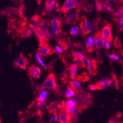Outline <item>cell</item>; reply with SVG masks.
Masks as SVG:
<instances>
[{"mask_svg": "<svg viewBox=\"0 0 123 123\" xmlns=\"http://www.w3.org/2000/svg\"><path fill=\"white\" fill-rule=\"evenodd\" d=\"M26 11V8L24 6H20V8H19V12H20V14H23Z\"/></svg>", "mask_w": 123, "mask_h": 123, "instance_id": "cell-42", "label": "cell"}, {"mask_svg": "<svg viewBox=\"0 0 123 123\" xmlns=\"http://www.w3.org/2000/svg\"><path fill=\"white\" fill-rule=\"evenodd\" d=\"M35 57H36V59L37 61H38V62L39 64H40L41 66L43 67V68H47V65H46V64L45 63L44 61V60H43L42 57L41 56L39 55L38 53H36Z\"/></svg>", "mask_w": 123, "mask_h": 123, "instance_id": "cell-27", "label": "cell"}, {"mask_svg": "<svg viewBox=\"0 0 123 123\" xmlns=\"http://www.w3.org/2000/svg\"><path fill=\"white\" fill-rule=\"evenodd\" d=\"M94 9V5L91 3H89L87 4L85 7V10L87 12H91Z\"/></svg>", "mask_w": 123, "mask_h": 123, "instance_id": "cell-36", "label": "cell"}, {"mask_svg": "<svg viewBox=\"0 0 123 123\" xmlns=\"http://www.w3.org/2000/svg\"><path fill=\"white\" fill-rule=\"evenodd\" d=\"M78 70V66L75 64H72L71 65L70 68V74L71 79H74L76 75V72Z\"/></svg>", "mask_w": 123, "mask_h": 123, "instance_id": "cell-21", "label": "cell"}, {"mask_svg": "<svg viewBox=\"0 0 123 123\" xmlns=\"http://www.w3.org/2000/svg\"><path fill=\"white\" fill-rule=\"evenodd\" d=\"M120 123V122H119V123Z\"/></svg>", "mask_w": 123, "mask_h": 123, "instance_id": "cell-49", "label": "cell"}, {"mask_svg": "<svg viewBox=\"0 0 123 123\" xmlns=\"http://www.w3.org/2000/svg\"><path fill=\"white\" fill-rule=\"evenodd\" d=\"M73 62H74V64H75L76 66H77L78 67L81 66H83V64H84V62H82V61H80V60H77V59H75V58L74 59V61H73Z\"/></svg>", "mask_w": 123, "mask_h": 123, "instance_id": "cell-39", "label": "cell"}, {"mask_svg": "<svg viewBox=\"0 0 123 123\" xmlns=\"http://www.w3.org/2000/svg\"><path fill=\"white\" fill-rule=\"evenodd\" d=\"M89 88L92 91H95L96 90V89H99L98 85H90L89 86Z\"/></svg>", "mask_w": 123, "mask_h": 123, "instance_id": "cell-41", "label": "cell"}, {"mask_svg": "<svg viewBox=\"0 0 123 123\" xmlns=\"http://www.w3.org/2000/svg\"><path fill=\"white\" fill-rule=\"evenodd\" d=\"M38 53L41 56H46L51 54V50L47 44L43 43L42 45L38 50Z\"/></svg>", "mask_w": 123, "mask_h": 123, "instance_id": "cell-9", "label": "cell"}, {"mask_svg": "<svg viewBox=\"0 0 123 123\" xmlns=\"http://www.w3.org/2000/svg\"><path fill=\"white\" fill-rule=\"evenodd\" d=\"M111 47V42L109 41H106L105 43V47L107 49H110Z\"/></svg>", "mask_w": 123, "mask_h": 123, "instance_id": "cell-44", "label": "cell"}, {"mask_svg": "<svg viewBox=\"0 0 123 123\" xmlns=\"http://www.w3.org/2000/svg\"><path fill=\"white\" fill-rule=\"evenodd\" d=\"M57 1L56 0H48V1H46V3H45V9H46V11L47 12H52L54 11V9L56 7V6L57 4Z\"/></svg>", "mask_w": 123, "mask_h": 123, "instance_id": "cell-10", "label": "cell"}, {"mask_svg": "<svg viewBox=\"0 0 123 123\" xmlns=\"http://www.w3.org/2000/svg\"><path fill=\"white\" fill-rule=\"evenodd\" d=\"M118 81L117 79L115 77H113L111 80H110V85L109 86L113 87V88H116L118 86Z\"/></svg>", "mask_w": 123, "mask_h": 123, "instance_id": "cell-32", "label": "cell"}, {"mask_svg": "<svg viewBox=\"0 0 123 123\" xmlns=\"http://www.w3.org/2000/svg\"><path fill=\"white\" fill-rule=\"evenodd\" d=\"M32 34V31L30 28H26L23 30V33H22V37L23 38L29 37Z\"/></svg>", "mask_w": 123, "mask_h": 123, "instance_id": "cell-30", "label": "cell"}, {"mask_svg": "<svg viewBox=\"0 0 123 123\" xmlns=\"http://www.w3.org/2000/svg\"><path fill=\"white\" fill-rule=\"evenodd\" d=\"M29 75L31 79H39L41 75V70L39 68L36 66H31L29 69Z\"/></svg>", "mask_w": 123, "mask_h": 123, "instance_id": "cell-6", "label": "cell"}, {"mask_svg": "<svg viewBox=\"0 0 123 123\" xmlns=\"http://www.w3.org/2000/svg\"><path fill=\"white\" fill-rule=\"evenodd\" d=\"M48 96V92L46 89H43L40 91L38 96V101L39 102H46V99Z\"/></svg>", "mask_w": 123, "mask_h": 123, "instance_id": "cell-19", "label": "cell"}, {"mask_svg": "<svg viewBox=\"0 0 123 123\" xmlns=\"http://www.w3.org/2000/svg\"><path fill=\"white\" fill-rule=\"evenodd\" d=\"M121 11H122V12H123V6H122V7H121Z\"/></svg>", "mask_w": 123, "mask_h": 123, "instance_id": "cell-47", "label": "cell"}, {"mask_svg": "<svg viewBox=\"0 0 123 123\" xmlns=\"http://www.w3.org/2000/svg\"><path fill=\"white\" fill-rule=\"evenodd\" d=\"M116 123V122L114 121L111 120V121H109V123Z\"/></svg>", "mask_w": 123, "mask_h": 123, "instance_id": "cell-46", "label": "cell"}, {"mask_svg": "<svg viewBox=\"0 0 123 123\" xmlns=\"http://www.w3.org/2000/svg\"><path fill=\"white\" fill-rule=\"evenodd\" d=\"M95 7L97 11H100L103 8V4L100 1H96L95 4Z\"/></svg>", "mask_w": 123, "mask_h": 123, "instance_id": "cell-35", "label": "cell"}, {"mask_svg": "<svg viewBox=\"0 0 123 123\" xmlns=\"http://www.w3.org/2000/svg\"><path fill=\"white\" fill-rule=\"evenodd\" d=\"M27 61L23 56L20 55L17 57L13 61V65L15 67L20 69H25L27 67Z\"/></svg>", "mask_w": 123, "mask_h": 123, "instance_id": "cell-5", "label": "cell"}, {"mask_svg": "<svg viewBox=\"0 0 123 123\" xmlns=\"http://www.w3.org/2000/svg\"><path fill=\"white\" fill-rule=\"evenodd\" d=\"M50 26L54 34H58L61 28L60 21L58 18H52L50 22Z\"/></svg>", "mask_w": 123, "mask_h": 123, "instance_id": "cell-7", "label": "cell"}, {"mask_svg": "<svg viewBox=\"0 0 123 123\" xmlns=\"http://www.w3.org/2000/svg\"><path fill=\"white\" fill-rule=\"evenodd\" d=\"M80 116L77 114H75V115L72 116V121L73 123H78L80 121Z\"/></svg>", "mask_w": 123, "mask_h": 123, "instance_id": "cell-38", "label": "cell"}, {"mask_svg": "<svg viewBox=\"0 0 123 123\" xmlns=\"http://www.w3.org/2000/svg\"><path fill=\"white\" fill-rule=\"evenodd\" d=\"M86 66L87 69L91 71L92 72L94 69V62L91 59H87L86 60Z\"/></svg>", "mask_w": 123, "mask_h": 123, "instance_id": "cell-29", "label": "cell"}, {"mask_svg": "<svg viewBox=\"0 0 123 123\" xmlns=\"http://www.w3.org/2000/svg\"><path fill=\"white\" fill-rule=\"evenodd\" d=\"M76 14L74 12H67L65 14V19L68 22H72L76 18Z\"/></svg>", "mask_w": 123, "mask_h": 123, "instance_id": "cell-26", "label": "cell"}, {"mask_svg": "<svg viewBox=\"0 0 123 123\" xmlns=\"http://www.w3.org/2000/svg\"><path fill=\"white\" fill-rule=\"evenodd\" d=\"M118 23H119L121 30L123 31V16H121L118 19Z\"/></svg>", "mask_w": 123, "mask_h": 123, "instance_id": "cell-40", "label": "cell"}, {"mask_svg": "<svg viewBox=\"0 0 123 123\" xmlns=\"http://www.w3.org/2000/svg\"><path fill=\"white\" fill-rule=\"evenodd\" d=\"M80 27L77 25L73 26L70 29V33L73 36H78L80 33Z\"/></svg>", "mask_w": 123, "mask_h": 123, "instance_id": "cell-20", "label": "cell"}, {"mask_svg": "<svg viewBox=\"0 0 123 123\" xmlns=\"http://www.w3.org/2000/svg\"><path fill=\"white\" fill-rule=\"evenodd\" d=\"M45 33H46L47 40H52L54 38V34L53 33L52 31H51L50 30L45 31Z\"/></svg>", "mask_w": 123, "mask_h": 123, "instance_id": "cell-34", "label": "cell"}, {"mask_svg": "<svg viewBox=\"0 0 123 123\" xmlns=\"http://www.w3.org/2000/svg\"></svg>", "mask_w": 123, "mask_h": 123, "instance_id": "cell-50", "label": "cell"}, {"mask_svg": "<svg viewBox=\"0 0 123 123\" xmlns=\"http://www.w3.org/2000/svg\"><path fill=\"white\" fill-rule=\"evenodd\" d=\"M49 23L46 20H41L39 24V27L42 29L44 31H46L49 30Z\"/></svg>", "mask_w": 123, "mask_h": 123, "instance_id": "cell-23", "label": "cell"}, {"mask_svg": "<svg viewBox=\"0 0 123 123\" xmlns=\"http://www.w3.org/2000/svg\"><path fill=\"white\" fill-rule=\"evenodd\" d=\"M110 79H107V78H103L101 79L100 82L98 84V88L99 89H104L106 87L109 86L110 85Z\"/></svg>", "mask_w": 123, "mask_h": 123, "instance_id": "cell-16", "label": "cell"}, {"mask_svg": "<svg viewBox=\"0 0 123 123\" xmlns=\"http://www.w3.org/2000/svg\"><path fill=\"white\" fill-rule=\"evenodd\" d=\"M58 107H59L58 103L57 101H54L51 103L50 104L47 106V110L51 113H55L58 108Z\"/></svg>", "mask_w": 123, "mask_h": 123, "instance_id": "cell-15", "label": "cell"}, {"mask_svg": "<svg viewBox=\"0 0 123 123\" xmlns=\"http://www.w3.org/2000/svg\"><path fill=\"white\" fill-rule=\"evenodd\" d=\"M96 41V37L94 36H88L86 41V46L87 49H92L94 47Z\"/></svg>", "mask_w": 123, "mask_h": 123, "instance_id": "cell-11", "label": "cell"}, {"mask_svg": "<svg viewBox=\"0 0 123 123\" xmlns=\"http://www.w3.org/2000/svg\"><path fill=\"white\" fill-rule=\"evenodd\" d=\"M73 55L75 59H77V60H80L82 62H84L85 61H86V56L84 55V53L81 52V51H73Z\"/></svg>", "mask_w": 123, "mask_h": 123, "instance_id": "cell-13", "label": "cell"}, {"mask_svg": "<svg viewBox=\"0 0 123 123\" xmlns=\"http://www.w3.org/2000/svg\"><path fill=\"white\" fill-rule=\"evenodd\" d=\"M55 9H56V12H57L58 14H60V13L61 12V11H62V9L60 8V6H59V4H56Z\"/></svg>", "mask_w": 123, "mask_h": 123, "instance_id": "cell-43", "label": "cell"}, {"mask_svg": "<svg viewBox=\"0 0 123 123\" xmlns=\"http://www.w3.org/2000/svg\"><path fill=\"white\" fill-rule=\"evenodd\" d=\"M57 83L56 79L53 74H50L46 77V79L44 80L43 83L42 87L44 89L53 90L57 88Z\"/></svg>", "mask_w": 123, "mask_h": 123, "instance_id": "cell-1", "label": "cell"}, {"mask_svg": "<svg viewBox=\"0 0 123 123\" xmlns=\"http://www.w3.org/2000/svg\"><path fill=\"white\" fill-rule=\"evenodd\" d=\"M58 116L60 123H71L72 122V116L65 111H60Z\"/></svg>", "mask_w": 123, "mask_h": 123, "instance_id": "cell-8", "label": "cell"}, {"mask_svg": "<svg viewBox=\"0 0 123 123\" xmlns=\"http://www.w3.org/2000/svg\"><path fill=\"white\" fill-rule=\"evenodd\" d=\"M65 111L70 116H73V115L76 114L78 111V108L76 107H68V108H65Z\"/></svg>", "mask_w": 123, "mask_h": 123, "instance_id": "cell-25", "label": "cell"}, {"mask_svg": "<svg viewBox=\"0 0 123 123\" xmlns=\"http://www.w3.org/2000/svg\"><path fill=\"white\" fill-rule=\"evenodd\" d=\"M109 58H110V60L113 61H118L120 60L119 56L115 53H112L109 55Z\"/></svg>", "mask_w": 123, "mask_h": 123, "instance_id": "cell-31", "label": "cell"}, {"mask_svg": "<svg viewBox=\"0 0 123 123\" xmlns=\"http://www.w3.org/2000/svg\"><path fill=\"white\" fill-rule=\"evenodd\" d=\"M84 26H85L86 30L87 33H91L94 30V27H93V25L92 23L90 22V20L87 18H84Z\"/></svg>", "mask_w": 123, "mask_h": 123, "instance_id": "cell-17", "label": "cell"}, {"mask_svg": "<svg viewBox=\"0 0 123 123\" xmlns=\"http://www.w3.org/2000/svg\"><path fill=\"white\" fill-rule=\"evenodd\" d=\"M50 119L51 122H55V123L59 122V116H58V115H57L56 113H52V115H51Z\"/></svg>", "mask_w": 123, "mask_h": 123, "instance_id": "cell-33", "label": "cell"}, {"mask_svg": "<svg viewBox=\"0 0 123 123\" xmlns=\"http://www.w3.org/2000/svg\"><path fill=\"white\" fill-rule=\"evenodd\" d=\"M30 28L31 29L32 32H33L34 34L39 38L40 41L42 42L47 41L46 33L39 26H36L30 24Z\"/></svg>", "mask_w": 123, "mask_h": 123, "instance_id": "cell-2", "label": "cell"}, {"mask_svg": "<svg viewBox=\"0 0 123 123\" xmlns=\"http://www.w3.org/2000/svg\"><path fill=\"white\" fill-rule=\"evenodd\" d=\"M101 37L104 39L105 41H110L113 39L112 30L110 25H106L103 27L101 32Z\"/></svg>", "mask_w": 123, "mask_h": 123, "instance_id": "cell-3", "label": "cell"}, {"mask_svg": "<svg viewBox=\"0 0 123 123\" xmlns=\"http://www.w3.org/2000/svg\"><path fill=\"white\" fill-rule=\"evenodd\" d=\"M47 107V104L46 102H39L38 101L37 105V110L38 113H42L44 110L45 108Z\"/></svg>", "mask_w": 123, "mask_h": 123, "instance_id": "cell-24", "label": "cell"}, {"mask_svg": "<svg viewBox=\"0 0 123 123\" xmlns=\"http://www.w3.org/2000/svg\"><path fill=\"white\" fill-rule=\"evenodd\" d=\"M49 123H52V122H51H51H49Z\"/></svg>", "mask_w": 123, "mask_h": 123, "instance_id": "cell-48", "label": "cell"}, {"mask_svg": "<svg viewBox=\"0 0 123 123\" xmlns=\"http://www.w3.org/2000/svg\"><path fill=\"white\" fill-rule=\"evenodd\" d=\"M70 86L71 88L75 90H78L82 86V83H81V81L79 80L78 79H75V80H73L70 82Z\"/></svg>", "mask_w": 123, "mask_h": 123, "instance_id": "cell-18", "label": "cell"}, {"mask_svg": "<svg viewBox=\"0 0 123 123\" xmlns=\"http://www.w3.org/2000/svg\"><path fill=\"white\" fill-rule=\"evenodd\" d=\"M65 94L66 98L70 99V98H72V97H73L75 95V91L72 89V88H68L66 91Z\"/></svg>", "mask_w": 123, "mask_h": 123, "instance_id": "cell-28", "label": "cell"}, {"mask_svg": "<svg viewBox=\"0 0 123 123\" xmlns=\"http://www.w3.org/2000/svg\"><path fill=\"white\" fill-rule=\"evenodd\" d=\"M78 1L77 0H66L63 4L62 10L64 12H68L77 6Z\"/></svg>", "mask_w": 123, "mask_h": 123, "instance_id": "cell-4", "label": "cell"}, {"mask_svg": "<svg viewBox=\"0 0 123 123\" xmlns=\"http://www.w3.org/2000/svg\"><path fill=\"white\" fill-rule=\"evenodd\" d=\"M65 78H66V74H65V72H62L60 75V79H65Z\"/></svg>", "mask_w": 123, "mask_h": 123, "instance_id": "cell-45", "label": "cell"}, {"mask_svg": "<svg viewBox=\"0 0 123 123\" xmlns=\"http://www.w3.org/2000/svg\"><path fill=\"white\" fill-rule=\"evenodd\" d=\"M54 50L56 53H58V54H62L63 53V51H64L62 47H60V45H56L54 48Z\"/></svg>", "mask_w": 123, "mask_h": 123, "instance_id": "cell-37", "label": "cell"}, {"mask_svg": "<svg viewBox=\"0 0 123 123\" xmlns=\"http://www.w3.org/2000/svg\"><path fill=\"white\" fill-rule=\"evenodd\" d=\"M76 104H77V100L76 99H73V98H70V99H68L67 100L64 102V107L66 108L68 107H75Z\"/></svg>", "mask_w": 123, "mask_h": 123, "instance_id": "cell-14", "label": "cell"}, {"mask_svg": "<svg viewBox=\"0 0 123 123\" xmlns=\"http://www.w3.org/2000/svg\"><path fill=\"white\" fill-rule=\"evenodd\" d=\"M105 42L106 41H105L104 39L101 37V34H98L96 36V41L95 43V46L99 49H102L103 47H105Z\"/></svg>", "mask_w": 123, "mask_h": 123, "instance_id": "cell-12", "label": "cell"}, {"mask_svg": "<svg viewBox=\"0 0 123 123\" xmlns=\"http://www.w3.org/2000/svg\"><path fill=\"white\" fill-rule=\"evenodd\" d=\"M41 20L40 19V17L38 15L33 16L30 18V25L36 26H39Z\"/></svg>", "mask_w": 123, "mask_h": 123, "instance_id": "cell-22", "label": "cell"}]
</instances>
